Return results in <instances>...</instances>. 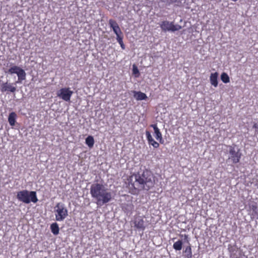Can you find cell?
I'll use <instances>...</instances> for the list:
<instances>
[{
	"instance_id": "obj_1",
	"label": "cell",
	"mask_w": 258,
	"mask_h": 258,
	"mask_svg": "<svg viewBox=\"0 0 258 258\" xmlns=\"http://www.w3.org/2000/svg\"><path fill=\"white\" fill-rule=\"evenodd\" d=\"M156 177L150 169H145L142 172H136L129 175L125 184L129 192L138 195L144 191H149L156 183Z\"/></svg>"
},
{
	"instance_id": "obj_2",
	"label": "cell",
	"mask_w": 258,
	"mask_h": 258,
	"mask_svg": "<svg viewBox=\"0 0 258 258\" xmlns=\"http://www.w3.org/2000/svg\"><path fill=\"white\" fill-rule=\"evenodd\" d=\"M90 192L93 198L96 200V204L99 207L108 203L113 199L111 192L102 184H93L91 186Z\"/></svg>"
},
{
	"instance_id": "obj_3",
	"label": "cell",
	"mask_w": 258,
	"mask_h": 258,
	"mask_svg": "<svg viewBox=\"0 0 258 258\" xmlns=\"http://www.w3.org/2000/svg\"><path fill=\"white\" fill-rule=\"evenodd\" d=\"M55 218L56 221L62 222L69 215L68 210L65 205L62 202L56 204L54 207Z\"/></svg>"
},
{
	"instance_id": "obj_4",
	"label": "cell",
	"mask_w": 258,
	"mask_h": 258,
	"mask_svg": "<svg viewBox=\"0 0 258 258\" xmlns=\"http://www.w3.org/2000/svg\"><path fill=\"white\" fill-rule=\"evenodd\" d=\"M109 22H110V26L117 35V39L120 47L123 49H125V45L124 44V41H123L124 35L118 24L117 23L116 21L113 19H110Z\"/></svg>"
},
{
	"instance_id": "obj_5",
	"label": "cell",
	"mask_w": 258,
	"mask_h": 258,
	"mask_svg": "<svg viewBox=\"0 0 258 258\" xmlns=\"http://www.w3.org/2000/svg\"><path fill=\"white\" fill-rule=\"evenodd\" d=\"M159 26L163 32H175L182 29V26L170 21L164 20L160 22Z\"/></svg>"
},
{
	"instance_id": "obj_6",
	"label": "cell",
	"mask_w": 258,
	"mask_h": 258,
	"mask_svg": "<svg viewBox=\"0 0 258 258\" xmlns=\"http://www.w3.org/2000/svg\"><path fill=\"white\" fill-rule=\"evenodd\" d=\"M8 73L10 74H15L18 77V80L16 83H22V82L25 80L26 78V74L24 69L18 66H14L10 68L8 71Z\"/></svg>"
},
{
	"instance_id": "obj_7",
	"label": "cell",
	"mask_w": 258,
	"mask_h": 258,
	"mask_svg": "<svg viewBox=\"0 0 258 258\" xmlns=\"http://www.w3.org/2000/svg\"><path fill=\"white\" fill-rule=\"evenodd\" d=\"M183 236V256L185 258H192V250L191 245L189 242V239L188 235H184Z\"/></svg>"
},
{
	"instance_id": "obj_8",
	"label": "cell",
	"mask_w": 258,
	"mask_h": 258,
	"mask_svg": "<svg viewBox=\"0 0 258 258\" xmlns=\"http://www.w3.org/2000/svg\"><path fill=\"white\" fill-rule=\"evenodd\" d=\"M229 159L234 164H237L241 161L242 153L240 150H235L232 146L229 147Z\"/></svg>"
},
{
	"instance_id": "obj_9",
	"label": "cell",
	"mask_w": 258,
	"mask_h": 258,
	"mask_svg": "<svg viewBox=\"0 0 258 258\" xmlns=\"http://www.w3.org/2000/svg\"><path fill=\"white\" fill-rule=\"evenodd\" d=\"M30 191L27 190H23L22 191H20L16 193V198L18 200L22 202L24 204H30L32 203L31 199H30Z\"/></svg>"
},
{
	"instance_id": "obj_10",
	"label": "cell",
	"mask_w": 258,
	"mask_h": 258,
	"mask_svg": "<svg viewBox=\"0 0 258 258\" xmlns=\"http://www.w3.org/2000/svg\"><path fill=\"white\" fill-rule=\"evenodd\" d=\"M73 92L69 88H63L60 89L57 93V96L59 99H62L67 102L70 101L71 97Z\"/></svg>"
},
{
	"instance_id": "obj_11",
	"label": "cell",
	"mask_w": 258,
	"mask_h": 258,
	"mask_svg": "<svg viewBox=\"0 0 258 258\" xmlns=\"http://www.w3.org/2000/svg\"><path fill=\"white\" fill-rule=\"evenodd\" d=\"M133 224L135 227L139 230H144L146 228L145 222L142 217H135Z\"/></svg>"
},
{
	"instance_id": "obj_12",
	"label": "cell",
	"mask_w": 258,
	"mask_h": 258,
	"mask_svg": "<svg viewBox=\"0 0 258 258\" xmlns=\"http://www.w3.org/2000/svg\"><path fill=\"white\" fill-rule=\"evenodd\" d=\"M16 88L12 85L8 83H2L1 85V90L3 92H9L14 93L16 92Z\"/></svg>"
},
{
	"instance_id": "obj_13",
	"label": "cell",
	"mask_w": 258,
	"mask_h": 258,
	"mask_svg": "<svg viewBox=\"0 0 258 258\" xmlns=\"http://www.w3.org/2000/svg\"><path fill=\"white\" fill-rule=\"evenodd\" d=\"M249 209L250 210L251 213L253 214V217L256 219L258 217V206L257 204L255 201H250L249 203Z\"/></svg>"
},
{
	"instance_id": "obj_14",
	"label": "cell",
	"mask_w": 258,
	"mask_h": 258,
	"mask_svg": "<svg viewBox=\"0 0 258 258\" xmlns=\"http://www.w3.org/2000/svg\"><path fill=\"white\" fill-rule=\"evenodd\" d=\"M151 127H152V128L153 129L154 133H155V137H156L157 139L158 140L160 144H163L164 140L163 139L162 136L161 132L160 131L159 129H158L156 125H155V124L152 125Z\"/></svg>"
},
{
	"instance_id": "obj_15",
	"label": "cell",
	"mask_w": 258,
	"mask_h": 258,
	"mask_svg": "<svg viewBox=\"0 0 258 258\" xmlns=\"http://www.w3.org/2000/svg\"><path fill=\"white\" fill-rule=\"evenodd\" d=\"M146 136H147V140L149 144L150 145L152 146V147H153L155 148H157L159 147V144L153 139V138L152 137L151 133L149 132H146Z\"/></svg>"
},
{
	"instance_id": "obj_16",
	"label": "cell",
	"mask_w": 258,
	"mask_h": 258,
	"mask_svg": "<svg viewBox=\"0 0 258 258\" xmlns=\"http://www.w3.org/2000/svg\"><path fill=\"white\" fill-rule=\"evenodd\" d=\"M133 93L134 97L137 100H145L148 98L147 96L145 93H142L141 91H133Z\"/></svg>"
},
{
	"instance_id": "obj_17",
	"label": "cell",
	"mask_w": 258,
	"mask_h": 258,
	"mask_svg": "<svg viewBox=\"0 0 258 258\" xmlns=\"http://www.w3.org/2000/svg\"><path fill=\"white\" fill-rule=\"evenodd\" d=\"M218 73L217 72H215L214 73L211 74L210 77V80L211 84L214 86L215 87H216L218 84Z\"/></svg>"
},
{
	"instance_id": "obj_18",
	"label": "cell",
	"mask_w": 258,
	"mask_h": 258,
	"mask_svg": "<svg viewBox=\"0 0 258 258\" xmlns=\"http://www.w3.org/2000/svg\"><path fill=\"white\" fill-rule=\"evenodd\" d=\"M16 117L17 114L15 112H12L10 114L8 117V122L10 125L12 127H14L16 124Z\"/></svg>"
},
{
	"instance_id": "obj_19",
	"label": "cell",
	"mask_w": 258,
	"mask_h": 258,
	"mask_svg": "<svg viewBox=\"0 0 258 258\" xmlns=\"http://www.w3.org/2000/svg\"><path fill=\"white\" fill-rule=\"evenodd\" d=\"M50 229L52 233L54 235H58L59 234L60 229H59V226L56 222H53L50 224Z\"/></svg>"
},
{
	"instance_id": "obj_20",
	"label": "cell",
	"mask_w": 258,
	"mask_h": 258,
	"mask_svg": "<svg viewBox=\"0 0 258 258\" xmlns=\"http://www.w3.org/2000/svg\"><path fill=\"white\" fill-rule=\"evenodd\" d=\"M85 142L88 147L90 148H92L94 146V143H95V141H94V138L92 136H89L87 137L86 140H85Z\"/></svg>"
},
{
	"instance_id": "obj_21",
	"label": "cell",
	"mask_w": 258,
	"mask_h": 258,
	"mask_svg": "<svg viewBox=\"0 0 258 258\" xmlns=\"http://www.w3.org/2000/svg\"><path fill=\"white\" fill-rule=\"evenodd\" d=\"M183 243L182 239H179L177 241H175L173 244V247L175 250L180 251L183 248Z\"/></svg>"
},
{
	"instance_id": "obj_22",
	"label": "cell",
	"mask_w": 258,
	"mask_h": 258,
	"mask_svg": "<svg viewBox=\"0 0 258 258\" xmlns=\"http://www.w3.org/2000/svg\"><path fill=\"white\" fill-rule=\"evenodd\" d=\"M30 199H31V202H32L33 203H36L38 202V196H37V193L35 191H30Z\"/></svg>"
},
{
	"instance_id": "obj_23",
	"label": "cell",
	"mask_w": 258,
	"mask_h": 258,
	"mask_svg": "<svg viewBox=\"0 0 258 258\" xmlns=\"http://www.w3.org/2000/svg\"><path fill=\"white\" fill-rule=\"evenodd\" d=\"M221 80L223 83H228L230 82V78L229 75L226 73H222L221 75Z\"/></svg>"
},
{
	"instance_id": "obj_24",
	"label": "cell",
	"mask_w": 258,
	"mask_h": 258,
	"mask_svg": "<svg viewBox=\"0 0 258 258\" xmlns=\"http://www.w3.org/2000/svg\"><path fill=\"white\" fill-rule=\"evenodd\" d=\"M133 73L136 77H138L140 76L139 71L135 65H134L133 67Z\"/></svg>"
},
{
	"instance_id": "obj_25",
	"label": "cell",
	"mask_w": 258,
	"mask_h": 258,
	"mask_svg": "<svg viewBox=\"0 0 258 258\" xmlns=\"http://www.w3.org/2000/svg\"><path fill=\"white\" fill-rule=\"evenodd\" d=\"M253 127L254 128L256 129V131H257V124H256H256L253 125Z\"/></svg>"
},
{
	"instance_id": "obj_26",
	"label": "cell",
	"mask_w": 258,
	"mask_h": 258,
	"mask_svg": "<svg viewBox=\"0 0 258 258\" xmlns=\"http://www.w3.org/2000/svg\"><path fill=\"white\" fill-rule=\"evenodd\" d=\"M231 1H233V2H237V1H238V0H231Z\"/></svg>"
},
{
	"instance_id": "obj_27",
	"label": "cell",
	"mask_w": 258,
	"mask_h": 258,
	"mask_svg": "<svg viewBox=\"0 0 258 258\" xmlns=\"http://www.w3.org/2000/svg\"></svg>"
}]
</instances>
